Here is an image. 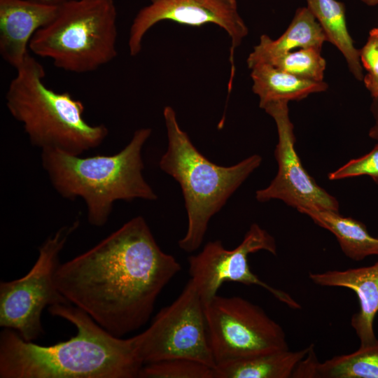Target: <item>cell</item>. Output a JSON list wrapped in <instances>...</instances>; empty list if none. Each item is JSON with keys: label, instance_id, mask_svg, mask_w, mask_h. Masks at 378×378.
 <instances>
[{"label": "cell", "instance_id": "obj_7", "mask_svg": "<svg viewBox=\"0 0 378 378\" xmlns=\"http://www.w3.org/2000/svg\"><path fill=\"white\" fill-rule=\"evenodd\" d=\"M79 220L64 225L38 248V256L24 276L0 283V326L15 330L26 341L43 334L41 315L46 307L70 303L55 283L59 255Z\"/></svg>", "mask_w": 378, "mask_h": 378}, {"label": "cell", "instance_id": "obj_13", "mask_svg": "<svg viewBox=\"0 0 378 378\" xmlns=\"http://www.w3.org/2000/svg\"><path fill=\"white\" fill-rule=\"evenodd\" d=\"M59 5L36 0H0V55L17 69L29 55L34 34L55 17Z\"/></svg>", "mask_w": 378, "mask_h": 378}, {"label": "cell", "instance_id": "obj_26", "mask_svg": "<svg viewBox=\"0 0 378 378\" xmlns=\"http://www.w3.org/2000/svg\"><path fill=\"white\" fill-rule=\"evenodd\" d=\"M365 88L373 98H378V80H374L366 75L363 77Z\"/></svg>", "mask_w": 378, "mask_h": 378}, {"label": "cell", "instance_id": "obj_29", "mask_svg": "<svg viewBox=\"0 0 378 378\" xmlns=\"http://www.w3.org/2000/svg\"><path fill=\"white\" fill-rule=\"evenodd\" d=\"M378 237V236H377Z\"/></svg>", "mask_w": 378, "mask_h": 378}, {"label": "cell", "instance_id": "obj_11", "mask_svg": "<svg viewBox=\"0 0 378 378\" xmlns=\"http://www.w3.org/2000/svg\"><path fill=\"white\" fill-rule=\"evenodd\" d=\"M288 103L276 102L263 108L276 125L278 142L274 157L278 171L267 187L256 191L255 198L260 202L279 200L297 209L315 208L339 212L337 199L319 186L302 164L295 148L294 127Z\"/></svg>", "mask_w": 378, "mask_h": 378}, {"label": "cell", "instance_id": "obj_2", "mask_svg": "<svg viewBox=\"0 0 378 378\" xmlns=\"http://www.w3.org/2000/svg\"><path fill=\"white\" fill-rule=\"evenodd\" d=\"M76 329L69 340L50 346L24 340L18 332L0 333L1 378H135L144 365L132 337L113 335L71 303L48 307Z\"/></svg>", "mask_w": 378, "mask_h": 378}, {"label": "cell", "instance_id": "obj_16", "mask_svg": "<svg viewBox=\"0 0 378 378\" xmlns=\"http://www.w3.org/2000/svg\"><path fill=\"white\" fill-rule=\"evenodd\" d=\"M378 378V340L351 354L321 363L314 346L297 365L292 378Z\"/></svg>", "mask_w": 378, "mask_h": 378}, {"label": "cell", "instance_id": "obj_4", "mask_svg": "<svg viewBox=\"0 0 378 378\" xmlns=\"http://www.w3.org/2000/svg\"><path fill=\"white\" fill-rule=\"evenodd\" d=\"M45 75L42 64L29 55L6 93L8 111L22 124L30 144L74 155L99 146L108 134L107 127L89 124L82 102L49 88Z\"/></svg>", "mask_w": 378, "mask_h": 378}, {"label": "cell", "instance_id": "obj_18", "mask_svg": "<svg viewBox=\"0 0 378 378\" xmlns=\"http://www.w3.org/2000/svg\"><path fill=\"white\" fill-rule=\"evenodd\" d=\"M297 210L332 233L349 258L358 261L370 255H378V237L372 236L362 222L328 209L299 208Z\"/></svg>", "mask_w": 378, "mask_h": 378}, {"label": "cell", "instance_id": "obj_10", "mask_svg": "<svg viewBox=\"0 0 378 378\" xmlns=\"http://www.w3.org/2000/svg\"><path fill=\"white\" fill-rule=\"evenodd\" d=\"M261 250L276 255V241L268 232L253 223L242 241L234 249H226L220 240H215L206 243L197 255H190L188 259L190 280L204 303L217 294L224 282L233 281L262 287L288 307L301 309V305L288 293L266 284L251 272L248 256Z\"/></svg>", "mask_w": 378, "mask_h": 378}, {"label": "cell", "instance_id": "obj_22", "mask_svg": "<svg viewBox=\"0 0 378 378\" xmlns=\"http://www.w3.org/2000/svg\"><path fill=\"white\" fill-rule=\"evenodd\" d=\"M141 378H214V368L188 358H172L144 364Z\"/></svg>", "mask_w": 378, "mask_h": 378}, {"label": "cell", "instance_id": "obj_9", "mask_svg": "<svg viewBox=\"0 0 378 378\" xmlns=\"http://www.w3.org/2000/svg\"><path fill=\"white\" fill-rule=\"evenodd\" d=\"M144 365L188 358L215 368L209 342L204 303L190 279L178 297L163 307L150 326L132 337Z\"/></svg>", "mask_w": 378, "mask_h": 378}, {"label": "cell", "instance_id": "obj_20", "mask_svg": "<svg viewBox=\"0 0 378 378\" xmlns=\"http://www.w3.org/2000/svg\"><path fill=\"white\" fill-rule=\"evenodd\" d=\"M307 8L321 25L327 41L333 44L344 57L349 69L358 80H363L359 50L349 34L344 4L337 0H306Z\"/></svg>", "mask_w": 378, "mask_h": 378}, {"label": "cell", "instance_id": "obj_5", "mask_svg": "<svg viewBox=\"0 0 378 378\" xmlns=\"http://www.w3.org/2000/svg\"><path fill=\"white\" fill-rule=\"evenodd\" d=\"M163 116L168 146L159 167L181 188L188 228L178 244L181 250L191 253L201 246L211 218L260 165L262 158L253 155L230 167L218 165L193 145L187 133L181 129L172 107L165 106Z\"/></svg>", "mask_w": 378, "mask_h": 378}, {"label": "cell", "instance_id": "obj_17", "mask_svg": "<svg viewBox=\"0 0 378 378\" xmlns=\"http://www.w3.org/2000/svg\"><path fill=\"white\" fill-rule=\"evenodd\" d=\"M250 69L252 90L259 97L261 108L272 102L301 100L310 94L326 91L328 87L324 81L300 78L269 64L259 63Z\"/></svg>", "mask_w": 378, "mask_h": 378}, {"label": "cell", "instance_id": "obj_25", "mask_svg": "<svg viewBox=\"0 0 378 378\" xmlns=\"http://www.w3.org/2000/svg\"><path fill=\"white\" fill-rule=\"evenodd\" d=\"M370 110L374 119V124L370 129L368 134L371 139L378 141V98H373Z\"/></svg>", "mask_w": 378, "mask_h": 378}, {"label": "cell", "instance_id": "obj_15", "mask_svg": "<svg viewBox=\"0 0 378 378\" xmlns=\"http://www.w3.org/2000/svg\"><path fill=\"white\" fill-rule=\"evenodd\" d=\"M327 41L326 35L307 7L297 9L294 17L284 33L273 40L263 34L259 43L247 58L248 68L259 63L269 64L276 57L296 49L314 48L321 50Z\"/></svg>", "mask_w": 378, "mask_h": 378}, {"label": "cell", "instance_id": "obj_12", "mask_svg": "<svg viewBox=\"0 0 378 378\" xmlns=\"http://www.w3.org/2000/svg\"><path fill=\"white\" fill-rule=\"evenodd\" d=\"M168 20L181 24L201 27L214 24L223 29L231 38L230 53V92L235 73L234 52L248 29L238 11L236 0H150L139 10L130 29L128 46L132 56L137 55L147 31L157 23Z\"/></svg>", "mask_w": 378, "mask_h": 378}, {"label": "cell", "instance_id": "obj_6", "mask_svg": "<svg viewBox=\"0 0 378 378\" xmlns=\"http://www.w3.org/2000/svg\"><path fill=\"white\" fill-rule=\"evenodd\" d=\"M117 15L113 0L65 2L54 19L34 34L29 48L64 71H94L117 56Z\"/></svg>", "mask_w": 378, "mask_h": 378}, {"label": "cell", "instance_id": "obj_28", "mask_svg": "<svg viewBox=\"0 0 378 378\" xmlns=\"http://www.w3.org/2000/svg\"><path fill=\"white\" fill-rule=\"evenodd\" d=\"M361 1L370 6L378 5V0H361Z\"/></svg>", "mask_w": 378, "mask_h": 378}, {"label": "cell", "instance_id": "obj_19", "mask_svg": "<svg viewBox=\"0 0 378 378\" xmlns=\"http://www.w3.org/2000/svg\"><path fill=\"white\" fill-rule=\"evenodd\" d=\"M309 349L310 345L296 351H276L217 365L214 378H292L295 368Z\"/></svg>", "mask_w": 378, "mask_h": 378}, {"label": "cell", "instance_id": "obj_27", "mask_svg": "<svg viewBox=\"0 0 378 378\" xmlns=\"http://www.w3.org/2000/svg\"><path fill=\"white\" fill-rule=\"evenodd\" d=\"M36 1H40V2H42V3H45V4H48L58 6V5L62 4L65 3V2L72 1V0H36Z\"/></svg>", "mask_w": 378, "mask_h": 378}, {"label": "cell", "instance_id": "obj_1", "mask_svg": "<svg viewBox=\"0 0 378 378\" xmlns=\"http://www.w3.org/2000/svg\"><path fill=\"white\" fill-rule=\"evenodd\" d=\"M142 216L123 224L87 251L61 263L55 283L66 300L114 336L139 329L157 298L179 272Z\"/></svg>", "mask_w": 378, "mask_h": 378}, {"label": "cell", "instance_id": "obj_8", "mask_svg": "<svg viewBox=\"0 0 378 378\" xmlns=\"http://www.w3.org/2000/svg\"><path fill=\"white\" fill-rule=\"evenodd\" d=\"M204 312L215 368L289 349L282 327L261 307L241 297L216 294L204 304Z\"/></svg>", "mask_w": 378, "mask_h": 378}, {"label": "cell", "instance_id": "obj_23", "mask_svg": "<svg viewBox=\"0 0 378 378\" xmlns=\"http://www.w3.org/2000/svg\"><path fill=\"white\" fill-rule=\"evenodd\" d=\"M359 176H368L378 185V142L369 153L349 160L328 177L335 181Z\"/></svg>", "mask_w": 378, "mask_h": 378}, {"label": "cell", "instance_id": "obj_21", "mask_svg": "<svg viewBox=\"0 0 378 378\" xmlns=\"http://www.w3.org/2000/svg\"><path fill=\"white\" fill-rule=\"evenodd\" d=\"M319 49L300 48L279 56L269 64L300 78L323 81L326 62Z\"/></svg>", "mask_w": 378, "mask_h": 378}, {"label": "cell", "instance_id": "obj_3", "mask_svg": "<svg viewBox=\"0 0 378 378\" xmlns=\"http://www.w3.org/2000/svg\"><path fill=\"white\" fill-rule=\"evenodd\" d=\"M150 128L136 130L129 144L113 155H74L54 149L41 150V164L50 183L62 197L82 198L89 223H106L118 200H156L158 196L143 174L142 148Z\"/></svg>", "mask_w": 378, "mask_h": 378}, {"label": "cell", "instance_id": "obj_14", "mask_svg": "<svg viewBox=\"0 0 378 378\" xmlns=\"http://www.w3.org/2000/svg\"><path fill=\"white\" fill-rule=\"evenodd\" d=\"M313 283L321 286L344 287L352 290L359 301V310L351 318V326L361 346L371 345L375 337L373 322L378 312V262L358 268L329 270L309 274Z\"/></svg>", "mask_w": 378, "mask_h": 378}, {"label": "cell", "instance_id": "obj_24", "mask_svg": "<svg viewBox=\"0 0 378 378\" xmlns=\"http://www.w3.org/2000/svg\"><path fill=\"white\" fill-rule=\"evenodd\" d=\"M360 61L367 71L366 76L378 80V27L372 29L368 40L359 50Z\"/></svg>", "mask_w": 378, "mask_h": 378}]
</instances>
